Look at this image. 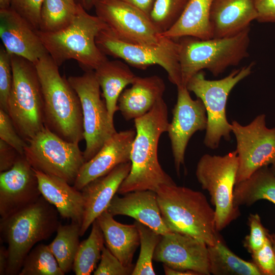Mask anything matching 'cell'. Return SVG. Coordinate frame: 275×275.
<instances>
[{"instance_id":"8d00e7d4","label":"cell","mask_w":275,"mask_h":275,"mask_svg":"<svg viewBox=\"0 0 275 275\" xmlns=\"http://www.w3.org/2000/svg\"><path fill=\"white\" fill-rule=\"evenodd\" d=\"M0 140L24 155L27 142L20 135L8 113L0 108Z\"/></svg>"},{"instance_id":"b9f144b4","label":"cell","mask_w":275,"mask_h":275,"mask_svg":"<svg viewBox=\"0 0 275 275\" xmlns=\"http://www.w3.org/2000/svg\"><path fill=\"white\" fill-rule=\"evenodd\" d=\"M257 12V21L275 23V0H254Z\"/></svg>"},{"instance_id":"484cf974","label":"cell","mask_w":275,"mask_h":275,"mask_svg":"<svg viewBox=\"0 0 275 275\" xmlns=\"http://www.w3.org/2000/svg\"><path fill=\"white\" fill-rule=\"evenodd\" d=\"M95 77L102 92L111 120L118 111L119 98L128 85L137 76L128 64L120 60H107L94 70Z\"/></svg>"},{"instance_id":"bcb514c9","label":"cell","mask_w":275,"mask_h":275,"mask_svg":"<svg viewBox=\"0 0 275 275\" xmlns=\"http://www.w3.org/2000/svg\"><path fill=\"white\" fill-rule=\"evenodd\" d=\"M163 269L166 275H198L191 271H183L172 268L163 264Z\"/></svg>"},{"instance_id":"d6986e66","label":"cell","mask_w":275,"mask_h":275,"mask_svg":"<svg viewBox=\"0 0 275 275\" xmlns=\"http://www.w3.org/2000/svg\"><path fill=\"white\" fill-rule=\"evenodd\" d=\"M136 131L117 132L99 151L81 167L73 186L79 190L91 181L105 175L117 166L130 161V152Z\"/></svg>"},{"instance_id":"603a6c76","label":"cell","mask_w":275,"mask_h":275,"mask_svg":"<svg viewBox=\"0 0 275 275\" xmlns=\"http://www.w3.org/2000/svg\"><path fill=\"white\" fill-rule=\"evenodd\" d=\"M34 171L44 198L54 206L61 217L81 225L84 212L81 191L61 178Z\"/></svg>"},{"instance_id":"816d5d0a","label":"cell","mask_w":275,"mask_h":275,"mask_svg":"<svg viewBox=\"0 0 275 275\" xmlns=\"http://www.w3.org/2000/svg\"><path fill=\"white\" fill-rule=\"evenodd\" d=\"M68 1L69 3L72 4L73 6H76L77 4L75 2V0H66Z\"/></svg>"},{"instance_id":"7dc6e473","label":"cell","mask_w":275,"mask_h":275,"mask_svg":"<svg viewBox=\"0 0 275 275\" xmlns=\"http://www.w3.org/2000/svg\"><path fill=\"white\" fill-rule=\"evenodd\" d=\"M76 4L80 5L86 11L94 8L95 0H75Z\"/></svg>"},{"instance_id":"1f68e13d","label":"cell","mask_w":275,"mask_h":275,"mask_svg":"<svg viewBox=\"0 0 275 275\" xmlns=\"http://www.w3.org/2000/svg\"><path fill=\"white\" fill-rule=\"evenodd\" d=\"M77 7L66 0H44L38 30L51 33L64 29L73 20Z\"/></svg>"},{"instance_id":"9c48e42d","label":"cell","mask_w":275,"mask_h":275,"mask_svg":"<svg viewBox=\"0 0 275 275\" xmlns=\"http://www.w3.org/2000/svg\"><path fill=\"white\" fill-rule=\"evenodd\" d=\"M238 168L236 151L223 155L205 154L198 162L196 176L202 189L209 194L215 207L217 231L226 228L240 215L239 208L233 204V191Z\"/></svg>"},{"instance_id":"7a4b0ae2","label":"cell","mask_w":275,"mask_h":275,"mask_svg":"<svg viewBox=\"0 0 275 275\" xmlns=\"http://www.w3.org/2000/svg\"><path fill=\"white\" fill-rule=\"evenodd\" d=\"M43 95L45 127L66 141L79 143L84 138L79 97L49 54L35 64Z\"/></svg>"},{"instance_id":"7bdbcfd3","label":"cell","mask_w":275,"mask_h":275,"mask_svg":"<svg viewBox=\"0 0 275 275\" xmlns=\"http://www.w3.org/2000/svg\"><path fill=\"white\" fill-rule=\"evenodd\" d=\"M20 156L13 147L0 140L1 172L10 169Z\"/></svg>"},{"instance_id":"ffe728a7","label":"cell","mask_w":275,"mask_h":275,"mask_svg":"<svg viewBox=\"0 0 275 275\" xmlns=\"http://www.w3.org/2000/svg\"><path fill=\"white\" fill-rule=\"evenodd\" d=\"M131 167L130 161L121 163L105 175L91 181L81 189L84 212L80 237L98 217L107 210L121 184L129 173Z\"/></svg>"},{"instance_id":"ab89813d","label":"cell","mask_w":275,"mask_h":275,"mask_svg":"<svg viewBox=\"0 0 275 275\" xmlns=\"http://www.w3.org/2000/svg\"><path fill=\"white\" fill-rule=\"evenodd\" d=\"M44 0H11L10 7L38 30Z\"/></svg>"},{"instance_id":"f546056e","label":"cell","mask_w":275,"mask_h":275,"mask_svg":"<svg viewBox=\"0 0 275 275\" xmlns=\"http://www.w3.org/2000/svg\"><path fill=\"white\" fill-rule=\"evenodd\" d=\"M80 224L74 222L65 225L60 224L56 237L48 244L60 268L65 274L73 268L80 244Z\"/></svg>"},{"instance_id":"60d3db41","label":"cell","mask_w":275,"mask_h":275,"mask_svg":"<svg viewBox=\"0 0 275 275\" xmlns=\"http://www.w3.org/2000/svg\"><path fill=\"white\" fill-rule=\"evenodd\" d=\"M252 259L262 275H275V254L268 235L263 246L252 254Z\"/></svg>"},{"instance_id":"f35d334b","label":"cell","mask_w":275,"mask_h":275,"mask_svg":"<svg viewBox=\"0 0 275 275\" xmlns=\"http://www.w3.org/2000/svg\"><path fill=\"white\" fill-rule=\"evenodd\" d=\"M248 224L250 231L245 237L244 245L248 251L252 254L263 246L269 233L262 225L261 218L257 213L250 214Z\"/></svg>"},{"instance_id":"9a60e30c","label":"cell","mask_w":275,"mask_h":275,"mask_svg":"<svg viewBox=\"0 0 275 275\" xmlns=\"http://www.w3.org/2000/svg\"><path fill=\"white\" fill-rule=\"evenodd\" d=\"M177 98L173 109V118L167 132L171 142L174 165L177 174L184 163L188 143L198 131L206 130L207 116L202 100L193 99L186 86L177 87Z\"/></svg>"},{"instance_id":"52a82bcc","label":"cell","mask_w":275,"mask_h":275,"mask_svg":"<svg viewBox=\"0 0 275 275\" xmlns=\"http://www.w3.org/2000/svg\"><path fill=\"white\" fill-rule=\"evenodd\" d=\"M11 56L13 83L8 114L18 133L28 142L45 126L41 86L33 63Z\"/></svg>"},{"instance_id":"44dd1931","label":"cell","mask_w":275,"mask_h":275,"mask_svg":"<svg viewBox=\"0 0 275 275\" xmlns=\"http://www.w3.org/2000/svg\"><path fill=\"white\" fill-rule=\"evenodd\" d=\"M123 195L121 197L115 195L107 209L113 216L131 217L161 235L171 232L162 217L156 192L138 190Z\"/></svg>"},{"instance_id":"83f0119b","label":"cell","mask_w":275,"mask_h":275,"mask_svg":"<svg viewBox=\"0 0 275 275\" xmlns=\"http://www.w3.org/2000/svg\"><path fill=\"white\" fill-rule=\"evenodd\" d=\"M261 200L275 204V176L270 167L263 166L246 179L235 184L233 191L235 207L251 206Z\"/></svg>"},{"instance_id":"3957f363","label":"cell","mask_w":275,"mask_h":275,"mask_svg":"<svg viewBox=\"0 0 275 275\" xmlns=\"http://www.w3.org/2000/svg\"><path fill=\"white\" fill-rule=\"evenodd\" d=\"M163 220L171 232L182 233L214 244L219 236L215 210L201 192L188 187L163 185L156 191Z\"/></svg>"},{"instance_id":"6da1fadb","label":"cell","mask_w":275,"mask_h":275,"mask_svg":"<svg viewBox=\"0 0 275 275\" xmlns=\"http://www.w3.org/2000/svg\"><path fill=\"white\" fill-rule=\"evenodd\" d=\"M136 134L130 152L131 169L121 184L120 194L138 190L156 192L163 185L176 184L159 164L158 145L169 125L167 104L163 98L145 115L134 120Z\"/></svg>"},{"instance_id":"74e56055","label":"cell","mask_w":275,"mask_h":275,"mask_svg":"<svg viewBox=\"0 0 275 275\" xmlns=\"http://www.w3.org/2000/svg\"><path fill=\"white\" fill-rule=\"evenodd\" d=\"M134 266L124 265L110 251L103 247L100 263L93 272L94 275L132 274Z\"/></svg>"},{"instance_id":"e575fe53","label":"cell","mask_w":275,"mask_h":275,"mask_svg":"<svg viewBox=\"0 0 275 275\" xmlns=\"http://www.w3.org/2000/svg\"><path fill=\"white\" fill-rule=\"evenodd\" d=\"M189 0H156L150 15L154 25L162 34L170 30L183 14Z\"/></svg>"},{"instance_id":"c3c4849f","label":"cell","mask_w":275,"mask_h":275,"mask_svg":"<svg viewBox=\"0 0 275 275\" xmlns=\"http://www.w3.org/2000/svg\"><path fill=\"white\" fill-rule=\"evenodd\" d=\"M11 0H0V9L10 7Z\"/></svg>"},{"instance_id":"7402d4cb","label":"cell","mask_w":275,"mask_h":275,"mask_svg":"<svg viewBox=\"0 0 275 275\" xmlns=\"http://www.w3.org/2000/svg\"><path fill=\"white\" fill-rule=\"evenodd\" d=\"M254 0H213L210 22L213 38L235 35L256 20Z\"/></svg>"},{"instance_id":"4dcf8cb0","label":"cell","mask_w":275,"mask_h":275,"mask_svg":"<svg viewBox=\"0 0 275 275\" xmlns=\"http://www.w3.org/2000/svg\"><path fill=\"white\" fill-rule=\"evenodd\" d=\"M89 237L79 245L73 265L76 275H90L94 271L100 260L105 240L96 219L92 224Z\"/></svg>"},{"instance_id":"8fae6325","label":"cell","mask_w":275,"mask_h":275,"mask_svg":"<svg viewBox=\"0 0 275 275\" xmlns=\"http://www.w3.org/2000/svg\"><path fill=\"white\" fill-rule=\"evenodd\" d=\"M78 144L65 141L44 126L27 142L24 156L35 170L73 185L85 162Z\"/></svg>"},{"instance_id":"836d02e7","label":"cell","mask_w":275,"mask_h":275,"mask_svg":"<svg viewBox=\"0 0 275 275\" xmlns=\"http://www.w3.org/2000/svg\"><path fill=\"white\" fill-rule=\"evenodd\" d=\"M140 234L141 249L132 275H155L153 266L154 254L161 235L146 225L135 221Z\"/></svg>"},{"instance_id":"f6af8a7d","label":"cell","mask_w":275,"mask_h":275,"mask_svg":"<svg viewBox=\"0 0 275 275\" xmlns=\"http://www.w3.org/2000/svg\"><path fill=\"white\" fill-rule=\"evenodd\" d=\"M9 261V252L7 248L3 245L0 246V274H6Z\"/></svg>"},{"instance_id":"8992f818","label":"cell","mask_w":275,"mask_h":275,"mask_svg":"<svg viewBox=\"0 0 275 275\" xmlns=\"http://www.w3.org/2000/svg\"><path fill=\"white\" fill-rule=\"evenodd\" d=\"M250 27L230 37L200 39L185 36L177 39L182 85L204 69L215 76L249 56Z\"/></svg>"},{"instance_id":"d6a6232c","label":"cell","mask_w":275,"mask_h":275,"mask_svg":"<svg viewBox=\"0 0 275 275\" xmlns=\"http://www.w3.org/2000/svg\"><path fill=\"white\" fill-rule=\"evenodd\" d=\"M48 245L39 244L25 257L18 275H64Z\"/></svg>"},{"instance_id":"5b68a950","label":"cell","mask_w":275,"mask_h":275,"mask_svg":"<svg viewBox=\"0 0 275 275\" xmlns=\"http://www.w3.org/2000/svg\"><path fill=\"white\" fill-rule=\"evenodd\" d=\"M77 4L71 23L56 33L37 32L48 54L59 67L69 60H76L85 71H94L108 59L98 48L96 39L106 24L89 14Z\"/></svg>"},{"instance_id":"4316f807","label":"cell","mask_w":275,"mask_h":275,"mask_svg":"<svg viewBox=\"0 0 275 275\" xmlns=\"http://www.w3.org/2000/svg\"><path fill=\"white\" fill-rule=\"evenodd\" d=\"M213 0H189L181 16L163 37L177 40L185 36L200 39L213 38L210 13Z\"/></svg>"},{"instance_id":"d4e9b609","label":"cell","mask_w":275,"mask_h":275,"mask_svg":"<svg viewBox=\"0 0 275 275\" xmlns=\"http://www.w3.org/2000/svg\"><path fill=\"white\" fill-rule=\"evenodd\" d=\"M107 210L96 219L109 251L125 266H134L132 260L140 244V234L134 223L126 225L116 221Z\"/></svg>"},{"instance_id":"30bf717a","label":"cell","mask_w":275,"mask_h":275,"mask_svg":"<svg viewBox=\"0 0 275 275\" xmlns=\"http://www.w3.org/2000/svg\"><path fill=\"white\" fill-rule=\"evenodd\" d=\"M96 42L106 56L122 59L135 68L145 69L150 66L158 65L167 72L173 84L177 87L183 86L179 44L175 39L163 37L157 44L132 43L119 39L108 28L98 34Z\"/></svg>"},{"instance_id":"2e32d148","label":"cell","mask_w":275,"mask_h":275,"mask_svg":"<svg viewBox=\"0 0 275 275\" xmlns=\"http://www.w3.org/2000/svg\"><path fill=\"white\" fill-rule=\"evenodd\" d=\"M172 268L209 275L208 246L191 236L175 232L161 235L153 257Z\"/></svg>"},{"instance_id":"f1b7e54d","label":"cell","mask_w":275,"mask_h":275,"mask_svg":"<svg viewBox=\"0 0 275 275\" xmlns=\"http://www.w3.org/2000/svg\"><path fill=\"white\" fill-rule=\"evenodd\" d=\"M210 274L214 275H262L252 262L244 260L232 252L219 236L208 246Z\"/></svg>"},{"instance_id":"ba28073f","label":"cell","mask_w":275,"mask_h":275,"mask_svg":"<svg viewBox=\"0 0 275 275\" xmlns=\"http://www.w3.org/2000/svg\"><path fill=\"white\" fill-rule=\"evenodd\" d=\"M254 65L251 62L217 80L206 79L204 72L201 71L187 82L188 90L202 100L206 111L207 125L203 143L207 147L216 149L222 138L230 141L231 126L226 116L228 97L234 87L251 74Z\"/></svg>"},{"instance_id":"5bb4252c","label":"cell","mask_w":275,"mask_h":275,"mask_svg":"<svg viewBox=\"0 0 275 275\" xmlns=\"http://www.w3.org/2000/svg\"><path fill=\"white\" fill-rule=\"evenodd\" d=\"M94 8L96 15L121 40L157 44L163 38L148 16L121 0H95Z\"/></svg>"},{"instance_id":"4fadbf2b","label":"cell","mask_w":275,"mask_h":275,"mask_svg":"<svg viewBox=\"0 0 275 275\" xmlns=\"http://www.w3.org/2000/svg\"><path fill=\"white\" fill-rule=\"evenodd\" d=\"M266 118L264 114H261L245 125L237 121L231 123L238 158L235 184L275 161V126L268 128Z\"/></svg>"},{"instance_id":"681fc988","label":"cell","mask_w":275,"mask_h":275,"mask_svg":"<svg viewBox=\"0 0 275 275\" xmlns=\"http://www.w3.org/2000/svg\"><path fill=\"white\" fill-rule=\"evenodd\" d=\"M268 237L271 241L273 250L275 254V234H269L268 233Z\"/></svg>"},{"instance_id":"cb8c5ba5","label":"cell","mask_w":275,"mask_h":275,"mask_svg":"<svg viewBox=\"0 0 275 275\" xmlns=\"http://www.w3.org/2000/svg\"><path fill=\"white\" fill-rule=\"evenodd\" d=\"M166 90L163 80L157 75L137 76L131 86L124 90L118 101V110L126 120L148 113L162 98Z\"/></svg>"},{"instance_id":"e0dca14e","label":"cell","mask_w":275,"mask_h":275,"mask_svg":"<svg viewBox=\"0 0 275 275\" xmlns=\"http://www.w3.org/2000/svg\"><path fill=\"white\" fill-rule=\"evenodd\" d=\"M35 172L21 155L9 170L0 173V215H10L36 202L41 196Z\"/></svg>"},{"instance_id":"f907efd6","label":"cell","mask_w":275,"mask_h":275,"mask_svg":"<svg viewBox=\"0 0 275 275\" xmlns=\"http://www.w3.org/2000/svg\"><path fill=\"white\" fill-rule=\"evenodd\" d=\"M270 169L275 176V161L271 164Z\"/></svg>"},{"instance_id":"ee69618b","label":"cell","mask_w":275,"mask_h":275,"mask_svg":"<svg viewBox=\"0 0 275 275\" xmlns=\"http://www.w3.org/2000/svg\"><path fill=\"white\" fill-rule=\"evenodd\" d=\"M138 9L150 17L156 0H121Z\"/></svg>"},{"instance_id":"d590c367","label":"cell","mask_w":275,"mask_h":275,"mask_svg":"<svg viewBox=\"0 0 275 275\" xmlns=\"http://www.w3.org/2000/svg\"><path fill=\"white\" fill-rule=\"evenodd\" d=\"M13 83L11 54L0 47V108L8 113V101Z\"/></svg>"},{"instance_id":"7c38bea8","label":"cell","mask_w":275,"mask_h":275,"mask_svg":"<svg viewBox=\"0 0 275 275\" xmlns=\"http://www.w3.org/2000/svg\"><path fill=\"white\" fill-rule=\"evenodd\" d=\"M68 80L80 99L86 148L83 152L86 161L91 159L116 131L109 118L105 102L101 98L100 86L94 71L81 75L71 76Z\"/></svg>"},{"instance_id":"277c9868","label":"cell","mask_w":275,"mask_h":275,"mask_svg":"<svg viewBox=\"0 0 275 275\" xmlns=\"http://www.w3.org/2000/svg\"><path fill=\"white\" fill-rule=\"evenodd\" d=\"M58 212L41 196L32 205L1 218V239L8 244L6 274H18L23 261L38 242L49 238L60 225Z\"/></svg>"},{"instance_id":"ac0fdd59","label":"cell","mask_w":275,"mask_h":275,"mask_svg":"<svg viewBox=\"0 0 275 275\" xmlns=\"http://www.w3.org/2000/svg\"><path fill=\"white\" fill-rule=\"evenodd\" d=\"M0 37L10 54L34 64L49 54L37 30L11 7L0 9Z\"/></svg>"}]
</instances>
